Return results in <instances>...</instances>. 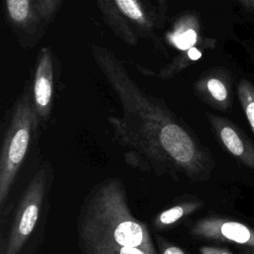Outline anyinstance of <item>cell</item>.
<instances>
[{"mask_svg":"<svg viewBox=\"0 0 254 254\" xmlns=\"http://www.w3.org/2000/svg\"><path fill=\"white\" fill-rule=\"evenodd\" d=\"M237 95L254 135V85L246 79H241L237 85Z\"/></svg>","mask_w":254,"mask_h":254,"instance_id":"5bb4252c","label":"cell"},{"mask_svg":"<svg viewBox=\"0 0 254 254\" xmlns=\"http://www.w3.org/2000/svg\"><path fill=\"white\" fill-rule=\"evenodd\" d=\"M239 3L242 4L243 7H245L250 12L254 13V0H236Z\"/></svg>","mask_w":254,"mask_h":254,"instance_id":"ac0fdd59","label":"cell"},{"mask_svg":"<svg viewBox=\"0 0 254 254\" xmlns=\"http://www.w3.org/2000/svg\"><path fill=\"white\" fill-rule=\"evenodd\" d=\"M199 48H206L204 46H194L190 48L189 50L184 51L182 55L175 58L168 65L162 67L158 72V76L163 79H168L180 71L185 69L188 65H190L192 62L197 61L202 56V51Z\"/></svg>","mask_w":254,"mask_h":254,"instance_id":"4fadbf2b","label":"cell"},{"mask_svg":"<svg viewBox=\"0 0 254 254\" xmlns=\"http://www.w3.org/2000/svg\"><path fill=\"white\" fill-rule=\"evenodd\" d=\"M198 250L200 254H233L228 249L216 246H200Z\"/></svg>","mask_w":254,"mask_h":254,"instance_id":"e0dca14e","label":"cell"},{"mask_svg":"<svg viewBox=\"0 0 254 254\" xmlns=\"http://www.w3.org/2000/svg\"><path fill=\"white\" fill-rule=\"evenodd\" d=\"M158 247L160 254H189L182 247L168 241L163 237H158Z\"/></svg>","mask_w":254,"mask_h":254,"instance_id":"2e32d148","label":"cell"},{"mask_svg":"<svg viewBox=\"0 0 254 254\" xmlns=\"http://www.w3.org/2000/svg\"><path fill=\"white\" fill-rule=\"evenodd\" d=\"M48 165L43 166L29 182L13 217L2 254H19L39 220L49 182Z\"/></svg>","mask_w":254,"mask_h":254,"instance_id":"5b68a950","label":"cell"},{"mask_svg":"<svg viewBox=\"0 0 254 254\" xmlns=\"http://www.w3.org/2000/svg\"><path fill=\"white\" fill-rule=\"evenodd\" d=\"M112 32L123 42L136 46L140 38L155 39L160 17L152 15L141 0H95Z\"/></svg>","mask_w":254,"mask_h":254,"instance_id":"277c9868","label":"cell"},{"mask_svg":"<svg viewBox=\"0 0 254 254\" xmlns=\"http://www.w3.org/2000/svg\"><path fill=\"white\" fill-rule=\"evenodd\" d=\"M8 25L24 49L35 47L46 31L38 0H4Z\"/></svg>","mask_w":254,"mask_h":254,"instance_id":"8992f818","label":"cell"},{"mask_svg":"<svg viewBox=\"0 0 254 254\" xmlns=\"http://www.w3.org/2000/svg\"><path fill=\"white\" fill-rule=\"evenodd\" d=\"M63 0H38L40 14L46 23L51 24L62 6Z\"/></svg>","mask_w":254,"mask_h":254,"instance_id":"9a60e30c","label":"cell"},{"mask_svg":"<svg viewBox=\"0 0 254 254\" xmlns=\"http://www.w3.org/2000/svg\"><path fill=\"white\" fill-rule=\"evenodd\" d=\"M90 51L121 104L122 116L107 120L114 140L127 149L126 164L175 181L207 180L214 162L190 126L164 100L146 93L111 51L94 44Z\"/></svg>","mask_w":254,"mask_h":254,"instance_id":"6da1fadb","label":"cell"},{"mask_svg":"<svg viewBox=\"0 0 254 254\" xmlns=\"http://www.w3.org/2000/svg\"><path fill=\"white\" fill-rule=\"evenodd\" d=\"M240 254H254V249H251V248H241Z\"/></svg>","mask_w":254,"mask_h":254,"instance_id":"d6986e66","label":"cell"},{"mask_svg":"<svg viewBox=\"0 0 254 254\" xmlns=\"http://www.w3.org/2000/svg\"><path fill=\"white\" fill-rule=\"evenodd\" d=\"M55 61L52 50L43 47L39 53L32 82V96L41 123L49 121L55 94Z\"/></svg>","mask_w":254,"mask_h":254,"instance_id":"ba28073f","label":"cell"},{"mask_svg":"<svg viewBox=\"0 0 254 254\" xmlns=\"http://www.w3.org/2000/svg\"><path fill=\"white\" fill-rule=\"evenodd\" d=\"M206 118L224 149L254 172V146L245 134L227 118L212 113H206Z\"/></svg>","mask_w":254,"mask_h":254,"instance_id":"9c48e42d","label":"cell"},{"mask_svg":"<svg viewBox=\"0 0 254 254\" xmlns=\"http://www.w3.org/2000/svg\"><path fill=\"white\" fill-rule=\"evenodd\" d=\"M40 123L33 101L32 88L27 86L12 106L3 136L0 152L1 208L8 199L13 183L25 161L33 134Z\"/></svg>","mask_w":254,"mask_h":254,"instance_id":"3957f363","label":"cell"},{"mask_svg":"<svg viewBox=\"0 0 254 254\" xmlns=\"http://www.w3.org/2000/svg\"><path fill=\"white\" fill-rule=\"evenodd\" d=\"M203 206L199 199L183 200L158 213L153 219V227L156 230H164L176 225L182 219L194 213Z\"/></svg>","mask_w":254,"mask_h":254,"instance_id":"7c38bea8","label":"cell"},{"mask_svg":"<svg viewBox=\"0 0 254 254\" xmlns=\"http://www.w3.org/2000/svg\"><path fill=\"white\" fill-rule=\"evenodd\" d=\"M190 234L197 239L254 249V229L242 222L220 216H205L194 221Z\"/></svg>","mask_w":254,"mask_h":254,"instance_id":"52a82bcc","label":"cell"},{"mask_svg":"<svg viewBox=\"0 0 254 254\" xmlns=\"http://www.w3.org/2000/svg\"><path fill=\"white\" fill-rule=\"evenodd\" d=\"M194 90L202 101L213 108L226 111L230 107V86L221 72L212 71L204 74L195 82Z\"/></svg>","mask_w":254,"mask_h":254,"instance_id":"30bf717a","label":"cell"},{"mask_svg":"<svg viewBox=\"0 0 254 254\" xmlns=\"http://www.w3.org/2000/svg\"><path fill=\"white\" fill-rule=\"evenodd\" d=\"M168 42L179 50L186 51L194 46L212 48L214 40L203 39L199 34V22L196 16L188 14L180 17L167 35Z\"/></svg>","mask_w":254,"mask_h":254,"instance_id":"8fae6325","label":"cell"},{"mask_svg":"<svg viewBox=\"0 0 254 254\" xmlns=\"http://www.w3.org/2000/svg\"><path fill=\"white\" fill-rule=\"evenodd\" d=\"M75 229L79 254H160L149 227L133 214L119 178H107L89 190Z\"/></svg>","mask_w":254,"mask_h":254,"instance_id":"7a4b0ae2","label":"cell"}]
</instances>
